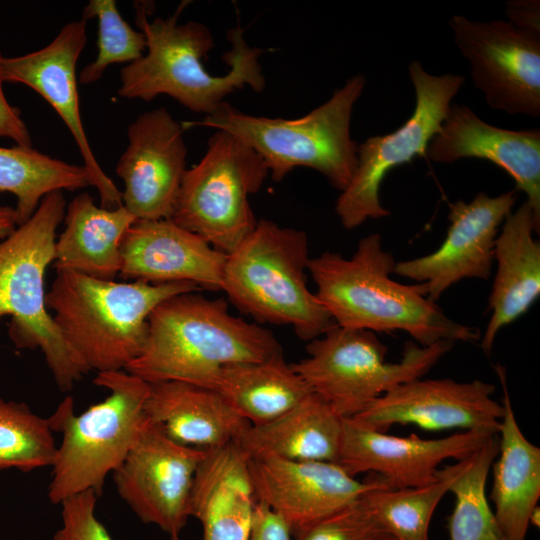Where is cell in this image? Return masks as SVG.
Here are the masks:
<instances>
[{
  "label": "cell",
  "mask_w": 540,
  "mask_h": 540,
  "mask_svg": "<svg viewBox=\"0 0 540 540\" xmlns=\"http://www.w3.org/2000/svg\"><path fill=\"white\" fill-rule=\"evenodd\" d=\"M309 259L304 231L260 219L227 254L222 290L257 322L290 326L309 342L335 324L307 286Z\"/></svg>",
  "instance_id": "obj_5"
},
{
  "label": "cell",
  "mask_w": 540,
  "mask_h": 540,
  "mask_svg": "<svg viewBox=\"0 0 540 540\" xmlns=\"http://www.w3.org/2000/svg\"><path fill=\"white\" fill-rule=\"evenodd\" d=\"M516 191L494 197L479 192L470 202L451 203L450 225L439 248L422 257L396 262L393 273L421 283L426 297L434 303L463 279L487 280L499 227L512 212Z\"/></svg>",
  "instance_id": "obj_15"
},
{
  "label": "cell",
  "mask_w": 540,
  "mask_h": 540,
  "mask_svg": "<svg viewBox=\"0 0 540 540\" xmlns=\"http://www.w3.org/2000/svg\"><path fill=\"white\" fill-rule=\"evenodd\" d=\"M460 468V461L437 472V479L422 487L388 488L375 474V484L359 499L394 540H430L432 515Z\"/></svg>",
  "instance_id": "obj_30"
},
{
  "label": "cell",
  "mask_w": 540,
  "mask_h": 540,
  "mask_svg": "<svg viewBox=\"0 0 540 540\" xmlns=\"http://www.w3.org/2000/svg\"><path fill=\"white\" fill-rule=\"evenodd\" d=\"M190 282L151 284L57 271L46 306L63 339L89 370H124L141 353L148 319L164 300L199 292Z\"/></svg>",
  "instance_id": "obj_4"
},
{
  "label": "cell",
  "mask_w": 540,
  "mask_h": 540,
  "mask_svg": "<svg viewBox=\"0 0 540 540\" xmlns=\"http://www.w3.org/2000/svg\"><path fill=\"white\" fill-rule=\"evenodd\" d=\"M343 418L310 393L278 418L245 427L235 442L248 459L280 458L337 463Z\"/></svg>",
  "instance_id": "obj_26"
},
{
  "label": "cell",
  "mask_w": 540,
  "mask_h": 540,
  "mask_svg": "<svg viewBox=\"0 0 540 540\" xmlns=\"http://www.w3.org/2000/svg\"><path fill=\"white\" fill-rule=\"evenodd\" d=\"M62 191L46 195L34 214L0 241V318L19 349H39L58 386L70 391L90 370L56 327L46 306V268L54 261L56 229L65 216Z\"/></svg>",
  "instance_id": "obj_7"
},
{
  "label": "cell",
  "mask_w": 540,
  "mask_h": 540,
  "mask_svg": "<svg viewBox=\"0 0 540 540\" xmlns=\"http://www.w3.org/2000/svg\"><path fill=\"white\" fill-rule=\"evenodd\" d=\"M17 227L15 208L0 205V241L8 237Z\"/></svg>",
  "instance_id": "obj_39"
},
{
  "label": "cell",
  "mask_w": 540,
  "mask_h": 540,
  "mask_svg": "<svg viewBox=\"0 0 540 540\" xmlns=\"http://www.w3.org/2000/svg\"><path fill=\"white\" fill-rule=\"evenodd\" d=\"M290 535L282 517L256 500L248 540H290Z\"/></svg>",
  "instance_id": "obj_37"
},
{
  "label": "cell",
  "mask_w": 540,
  "mask_h": 540,
  "mask_svg": "<svg viewBox=\"0 0 540 540\" xmlns=\"http://www.w3.org/2000/svg\"><path fill=\"white\" fill-rule=\"evenodd\" d=\"M64 220L65 228L55 243L54 268L103 280L119 275L121 244L137 219L123 206L99 207L83 192L70 201Z\"/></svg>",
  "instance_id": "obj_27"
},
{
  "label": "cell",
  "mask_w": 540,
  "mask_h": 540,
  "mask_svg": "<svg viewBox=\"0 0 540 540\" xmlns=\"http://www.w3.org/2000/svg\"><path fill=\"white\" fill-rule=\"evenodd\" d=\"M86 22L81 18L66 24L42 49L3 57V78L32 88L55 109L78 146L90 185L100 195L101 207L115 209L122 206V192L95 158L79 109L76 65L87 41Z\"/></svg>",
  "instance_id": "obj_17"
},
{
  "label": "cell",
  "mask_w": 540,
  "mask_h": 540,
  "mask_svg": "<svg viewBox=\"0 0 540 540\" xmlns=\"http://www.w3.org/2000/svg\"><path fill=\"white\" fill-rule=\"evenodd\" d=\"M495 386L482 380L414 379L372 401L351 419L360 427L386 432L395 424L428 430H486L498 433L504 407Z\"/></svg>",
  "instance_id": "obj_14"
},
{
  "label": "cell",
  "mask_w": 540,
  "mask_h": 540,
  "mask_svg": "<svg viewBox=\"0 0 540 540\" xmlns=\"http://www.w3.org/2000/svg\"><path fill=\"white\" fill-rule=\"evenodd\" d=\"M127 134L116 165L124 184L122 206L136 219H171L187 170L183 125L160 107L139 115Z\"/></svg>",
  "instance_id": "obj_16"
},
{
  "label": "cell",
  "mask_w": 540,
  "mask_h": 540,
  "mask_svg": "<svg viewBox=\"0 0 540 540\" xmlns=\"http://www.w3.org/2000/svg\"><path fill=\"white\" fill-rule=\"evenodd\" d=\"M3 57L0 53V137H6L22 147H32L30 132L18 107L11 105L3 91Z\"/></svg>",
  "instance_id": "obj_36"
},
{
  "label": "cell",
  "mask_w": 540,
  "mask_h": 540,
  "mask_svg": "<svg viewBox=\"0 0 540 540\" xmlns=\"http://www.w3.org/2000/svg\"><path fill=\"white\" fill-rule=\"evenodd\" d=\"M248 469L256 500L280 515L296 538L375 484L373 474L362 482L326 461L248 459Z\"/></svg>",
  "instance_id": "obj_19"
},
{
  "label": "cell",
  "mask_w": 540,
  "mask_h": 540,
  "mask_svg": "<svg viewBox=\"0 0 540 540\" xmlns=\"http://www.w3.org/2000/svg\"><path fill=\"white\" fill-rule=\"evenodd\" d=\"M272 332L230 314L222 298L172 296L148 319V335L125 371L148 383L181 381L215 390L221 369L282 355Z\"/></svg>",
  "instance_id": "obj_2"
},
{
  "label": "cell",
  "mask_w": 540,
  "mask_h": 540,
  "mask_svg": "<svg viewBox=\"0 0 540 540\" xmlns=\"http://www.w3.org/2000/svg\"><path fill=\"white\" fill-rule=\"evenodd\" d=\"M395 264L381 236L373 233L359 241L351 258L326 251L309 259L307 271L316 297L338 326L374 333L403 331L422 346L479 339L478 329L453 321L430 301L421 283L392 279Z\"/></svg>",
  "instance_id": "obj_1"
},
{
  "label": "cell",
  "mask_w": 540,
  "mask_h": 540,
  "mask_svg": "<svg viewBox=\"0 0 540 540\" xmlns=\"http://www.w3.org/2000/svg\"><path fill=\"white\" fill-rule=\"evenodd\" d=\"M504 407L498 429L499 451L492 463L490 499L498 527L505 540H525L530 516L540 497V449L521 431L509 397L505 368L495 367Z\"/></svg>",
  "instance_id": "obj_24"
},
{
  "label": "cell",
  "mask_w": 540,
  "mask_h": 540,
  "mask_svg": "<svg viewBox=\"0 0 540 540\" xmlns=\"http://www.w3.org/2000/svg\"><path fill=\"white\" fill-rule=\"evenodd\" d=\"M184 5L174 15L148 21L143 4L136 6V25L146 38L147 53L127 64L120 73L118 94L128 99L151 101L161 94L187 109L210 115L227 95L249 86L262 92L266 85L259 56L263 50L248 45L237 25L227 38L232 48L223 55L229 69L224 75L210 74L203 59L214 47L206 25L196 21L178 23Z\"/></svg>",
  "instance_id": "obj_3"
},
{
  "label": "cell",
  "mask_w": 540,
  "mask_h": 540,
  "mask_svg": "<svg viewBox=\"0 0 540 540\" xmlns=\"http://www.w3.org/2000/svg\"><path fill=\"white\" fill-rule=\"evenodd\" d=\"M540 222L525 201L504 220L494 248L497 269L488 299L491 312L480 346L489 354L498 332L524 315L540 295Z\"/></svg>",
  "instance_id": "obj_22"
},
{
  "label": "cell",
  "mask_w": 540,
  "mask_h": 540,
  "mask_svg": "<svg viewBox=\"0 0 540 540\" xmlns=\"http://www.w3.org/2000/svg\"><path fill=\"white\" fill-rule=\"evenodd\" d=\"M89 185L83 165L64 162L33 147L0 146V191L16 197L18 226L34 214L49 193L74 191Z\"/></svg>",
  "instance_id": "obj_29"
},
{
  "label": "cell",
  "mask_w": 540,
  "mask_h": 540,
  "mask_svg": "<svg viewBox=\"0 0 540 540\" xmlns=\"http://www.w3.org/2000/svg\"><path fill=\"white\" fill-rule=\"evenodd\" d=\"M149 384L145 417L179 444L221 447L250 424L215 390L181 381Z\"/></svg>",
  "instance_id": "obj_25"
},
{
  "label": "cell",
  "mask_w": 540,
  "mask_h": 540,
  "mask_svg": "<svg viewBox=\"0 0 540 540\" xmlns=\"http://www.w3.org/2000/svg\"><path fill=\"white\" fill-rule=\"evenodd\" d=\"M93 382L110 392L103 401L75 414L68 396L47 418L52 431L62 434L48 486L52 504L88 490L101 495L106 477L124 461L145 424L148 382L125 370L97 373Z\"/></svg>",
  "instance_id": "obj_8"
},
{
  "label": "cell",
  "mask_w": 540,
  "mask_h": 540,
  "mask_svg": "<svg viewBox=\"0 0 540 540\" xmlns=\"http://www.w3.org/2000/svg\"><path fill=\"white\" fill-rule=\"evenodd\" d=\"M171 540H180V539H179L178 535H172Z\"/></svg>",
  "instance_id": "obj_41"
},
{
  "label": "cell",
  "mask_w": 540,
  "mask_h": 540,
  "mask_svg": "<svg viewBox=\"0 0 540 540\" xmlns=\"http://www.w3.org/2000/svg\"><path fill=\"white\" fill-rule=\"evenodd\" d=\"M454 344L408 341L401 360L390 363L376 333L334 324L307 343V357L290 365L337 415L349 419L387 391L422 378Z\"/></svg>",
  "instance_id": "obj_9"
},
{
  "label": "cell",
  "mask_w": 540,
  "mask_h": 540,
  "mask_svg": "<svg viewBox=\"0 0 540 540\" xmlns=\"http://www.w3.org/2000/svg\"><path fill=\"white\" fill-rule=\"evenodd\" d=\"M364 86L365 77L355 75L325 103L296 119L253 116L224 101L201 121L187 124L237 136L262 157L275 182L297 167H307L342 192L357 165L359 144L351 138L350 124Z\"/></svg>",
  "instance_id": "obj_6"
},
{
  "label": "cell",
  "mask_w": 540,
  "mask_h": 540,
  "mask_svg": "<svg viewBox=\"0 0 540 540\" xmlns=\"http://www.w3.org/2000/svg\"><path fill=\"white\" fill-rule=\"evenodd\" d=\"M453 39L487 104L510 115L540 116V34L509 21L453 15Z\"/></svg>",
  "instance_id": "obj_12"
},
{
  "label": "cell",
  "mask_w": 540,
  "mask_h": 540,
  "mask_svg": "<svg viewBox=\"0 0 540 540\" xmlns=\"http://www.w3.org/2000/svg\"><path fill=\"white\" fill-rule=\"evenodd\" d=\"M90 18L98 22V53L95 60L80 71L79 82L84 85L97 82L111 64H130L138 60L146 49L145 35L122 18L116 1L90 0L82 19Z\"/></svg>",
  "instance_id": "obj_33"
},
{
  "label": "cell",
  "mask_w": 540,
  "mask_h": 540,
  "mask_svg": "<svg viewBox=\"0 0 540 540\" xmlns=\"http://www.w3.org/2000/svg\"><path fill=\"white\" fill-rule=\"evenodd\" d=\"M408 74L415 92L412 114L395 131L369 137L358 145L355 172L336 201V214L347 230L390 214L380 202L381 183L395 167L410 163L417 155L426 157L428 144L440 131L452 99L465 82L459 74H430L416 60L410 62Z\"/></svg>",
  "instance_id": "obj_11"
},
{
  "label": "cell",
  "mask_w": 540,
  "mask_h": 540,
  "mask_svg": "<svg viewBox=\"0 0 540 540\" xmlns=\"http://www.w3.org/2000/svg\"><path fill=\"white\" fill-rule=\"evenodd\" d=\"M296 540H394L358 498L309 528Z\"/></svg>",
  "instance_id": "obj_34"
},
{
  "label": "cell",
  "mask_w": 540,
  "mask_h": 540,
  "mask_svg": "<svg viewBox=\"0 0 540 540\" xmlns=\"http://www.w3.org/2000/svg\"><path fill=\"white\" fill-rule=\"evenodd\" d=\"M255 503L248 458L238 444L206 449L189 507L202 524L203 540H248Z\"/></svg>",
  "instance_id": "obj_23"
},
{
  "label": "cell",
  "mask_w": 540,
  "mask_h": 540,
  "mask_svg": "<svg viewBox=\"0 0 540 540\" xmlns=\"http://www.w3.org/2000/svg\"><path fill=\"white\" fill-rule=\"evenodd\" d=\"M97 497L88 490L63 500L62 526L53 540H113L95 514Z\"/></svg>",
  "instance_id": "obj_35"
},
{
  "label": "cell",
  "mask_w": 540,
  "mask_h": 540,
  "mask_svg": "<svg viewBox=\"0 0 540 540\" xmlns=\"http://www.w3.org/2000/svg\"><path fill=\"white\" fill-rule=\"evenodd\" d=\"M205 453L171 440L146 418L138 439L112 473L116 490L142 522L178 535L190 516L194 477Z\"/></svg>",
  "instance_id": "obj_13"
},
{
  "label": "cell",
  "mask_w": 540,
  "mask_h": 540,
  "mask_svg": "<svg viewBox=\"0 0 540 540\" xmlns=\"http://www.w3.org/2000/svg\"><path fill=\"white\" fill-rule=\"evenodd\" d=\"M56 449L47 418L23 402L0 398V471L51 467Z\"/></svg>",
  "instance_id": "obj_32"
},
{
  "label": "cell",
  "mask_w": 540,
  "mask_h": 540,
  "mask_svg": "<svg viewBox=\"0 0 540 540\" xmlns=\"http://www.w3.org/2000/svg\"><path fill=\"white\" fill-rule=\"evenodd\" d=\"M498 451L497 433L460 460L459 471L449 487L455 497L448 522L449 540H505L486 495L488 473Z\"/></svg>",
  "instance_id": "obj_31"
},
{
  "label": "cell",
  "mask_w": 540,
  "mask_h": 540,
  "mask_svg": "<svg viewBox=\"0 0 540 540\" xmlns=\"http://www.w3.org/2000/svg\"><path fill=\"white\" fill-rule=\"evenodd\" d=\"M215 391L251 425L278 418L312 393L283 354L224 366Z\"/></svg>",
  "instance_id": "obj_28"
},
{
  "label": "cell",
  "mask_w": 540,
  "mask_h": 540,
  "mask_svg": "<svg viewBox=\"0 0 540 540\" xmlns=\"http://www.w3.org/2000/svg\"><path fill=\"white\" fill-rule=\"evenodd\" d=\"M268 175L253 148L216 130L202 159L185 171L171 220L229 254L257 224L249 196L260 190Z\"/></svg>",
  "instance_id": "obj_10"
},
{
  "label": "cell",
  "mask_w": 540,
  "mask_h": 540,
  "mask_svg": "<svg viewBox=\"0 0 540 540\" xmlns=\"http://www.w3.org/2000/svg\"><path fill=\"white\" fill-rule=\"evenodd\" d=\"M530 524L539 527V508L538 506L534 509L530 516Z\"/></svg>",
  "instance_id": "obj_40"
},
{
  "label": "cell",
  "mask_w": 540,
  "mask_h": 540,
  "mask_svg": "<svg viewBox=\"0 0 540 540\" xmlns=\"http://www.w3.org/2000/svg\"><path fill=\"white\" fill-rule=\"evenodd\" d=\"M494 434L469 430L438 439L416 434L398 437L343 419L337 464L353 477L365 472L375 474L388 488L422 487L437 479L443 461L469 457Z\"/></svg>",
  "instance_id": "obj_18"
},
{
  "label": "cell",
  "mask_w": 540,
  "mask_h": 540,
  "mask_svg": "<svg viewBox=\"0 0 540 540\" xmlns=\"http://www.w3.org/2000/svg\"><path fill=\"white\" fill-rule=\"evenodd\" d=\"M426 157L437 163L463 158L485 159L499 166L526 194L540 222V130L493 126L466 105L451 104L440 131L428 144Z\"/></svg>",
  "instance_id": "obj_21"
},
{
  "label": "cell",
  "mask_w": 540,
  "mask_h": 540,
  "mask_svg": "<svg viewBox=\"0 0 540 540\" xmlns=\"http://www.w3.org/2000/svg\"><path fill=\"white\" fill-rule=\"evenodd\" d=\"M226 257L171 219H137L121 244L119 276L151 284L190 282L219 291Z\"/></svg>",
  "instance_id": "obj_20"
},
{
  "label": "cell",
  "mask_w": 540,
  "mask_h": 540,
  "mask_svg": "<svg viewBox=\"0 0 540 540\" xmlns=\"http://www.w3.org/2000/svg\"><path fill=\"white\" fill-rule=\"evenodd\" d=\"M508 21L515 27L540 34L539 0H512L506 3Z\"/></svg>",
  "instance_id": "obj_38"
}]
</instances>
